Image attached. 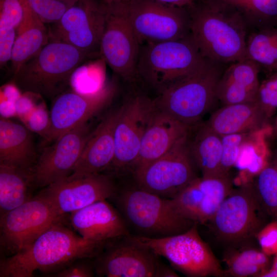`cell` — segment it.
Returning <instances> with one entry per match:
<instances>
[{
  "label": "cell",
  "instance_id": "6da1fadb",
  "mask_svg": "<svg viewBox=\"0 0 277 277\" xmlns=\"http://www.w3.org/2000/svg\"><path fill=\"white\" fill-rule=\"evenodd\" d=\"M60 222L44 232L29 247L3 259L1 277H31L36 270H60L83 259L96 257L105 243L86 240Z\"/></svg>",
  "mask_w": 277,
  "mask_h": 277
},
{
  "label": "cell",
  "instance_id": "7a4b0ae2",
  "mask_svg": "<svg viewBox=\"0 0 277 277\" xmlns=\"http://www.w3.org/2000/svg\"><path fill=\"white\" fill-rule=\"evenodd\" d=\"M188 9L191 34L203 57L223 64L246 58L250 31L237 7L200 0Z\"/></svg>",
  "mask_w": 277,
  "mask_h": 277
},
{
  "label": "cell",
  "instance_id": "3957f363",
  "mask_svg": "<svg viewBox=\"0 0 277 277\" xmlns=\"http://www.w3.org/2000/svg\"><path fill=\"white\" fill-rule=\"evenodd\" d=\"M90 57L67 43L50 37L14 74V83L24 92L53 100L69 89L73 74Z\"/></svg>",
  "mask_w": 277,
  "mask_h": 277
},
{
  "label": "cell",
  "instance_id": "277c9868",
  "mask_svg": "<svg viewBox=\"0 0 277 277\" xmlns=\"http://www.w3.org/2000/svg\"><path fill=\"white\" fill-rule=\"evenodd\" d=\"M224 65L206 58L198 69L153 99L156 107L191 128L198 125L217 101L216 87Z\"/></svg>",
  "mask_w": 277,
  "mask_h": 277
},
{
  "label": "cell",
  "instance_id": "5b68a950",
  "mask_svg": "<svg viewBox=\"0 0 277 277\" xmlns=\"http://www.w3.org/2000/svg\"><path fill=\"white\" fill-rule=\"evenodd\" d=\"M206 60L191 34L176 40L145 43L141 46L137 76L160 94Z\"/></svg>",
  "mask_w": 277,
  "mask_h": 277
},
{
  "label": "cell",
  "instance_id": "8992f818",
  "mask_svg": "<svg viewBox=\"0 0 277 277\" xmlns=\"http://www.w3.org/2000/svg\"><path fill=\"white\" fill-rule=\"evenodd\" d=\"M116 197L120 212L140 234L162 238L185 232L195 222L183 216L172 199H165L135 187L121 192ZM113 196V197H114Z\"/></svg>",
  "mask_w": 277,
  "mask_h": 277
},
{
  "label": "cell",
  "instance_id": "52a82bcc",
  "mask_svg": "<svg viewBox=\"0 0 277 277\" xmlns=\"http://www.w3.org/2000/svg\"><path fill=\"white\" fill-rule=\"evenodd\" d=\"M195 223L183 233L162 238L131 235L133 240L157 255L165 258L172 267L190 277L225 276V271L210 247L200 236Z\"/></svg>",
  "mask_w": 277,
  "mask_h": 277
},
{
  "label": "cell",
  "instance_id": "ba28073f",
  "mask_svg": "<svg viewBox=\"0 0 277 277\" xmlns=\"http://www.w3.org/2000/svg\"><path fill=\"white\" fill-rule=\"evenodd\" d=\"M262 211L253 183L232 190L208 223L216 238L228 247L251 242L262 228Z\"/></svg>",
  "mask_w": 277,
  "mask_h": 277
},
{
  "label": "cell",
  "instance_id": "9c48e42d",
  "mask_svg": "<svg viewBox=\"0 0 277 277\" xmlns=\"http://www.w3.org/2000/svg\"><path fill=\"white\" fill-rule=\"evenodd\" d=\"M141 45L176 40L191 34L187 8L155 0H123L118 3Z\"/></svg>",
  "mask_w": 277,
  "mask_h": 277
},
{
  "label": "cell",
  "instance_id": "30bf717a",
  "mask_svg": "<svg viewBox=\"0 0 277 277\" xmlns=\"http://www.w3.org/2000/svg\"><path fill=\"white\" fill-rule=\"evenodd\" d=\"M50 202L38 193L22 205L1 215V249L9 256L29 247L44 232L64 221Z\"/></svg>",
  "mask_w": 277,
  "mask_h": 277
},
{
  "label": "cell",
  "instance_id": "8fae6325",
  "mask_svg": "<svg viewBox=\"0 0 277 277\" xmlns=\"http://www.w3.org/2000/svg\"><path fill=\"white\" fill-rule=\"evenodd\" d=\"M195 168L188 136L133 175L138 188L172 199L197 177Z\"/></svg>",
  "mask_w": 277,
  "mask_h": 277
},
{
  "label": "cell",
  "instance_id": "7c38bea8",
  "mask_svg": "<svg viewBox=\"0 0 277 277\" xmlns=\"http://www.w3.org/2000/svg\"><path fill=\"white\" fill-rule=\"evenodd\" d=\"M106 8L100 55L117 76L133 82L137 77L141 45L119 3L106 5Z\"/></svg>",
  "mask_w": 277,
  "mask_h": 277
},
{
  "label": "cell",
  "instance_id": "4fadbf2b",
  "mask_svg": "<svg viewBox=\"0 0 277 277\" xmlns=\"http://www.w3.org/2000/svg\"><path fill=\"white\" fill-rule=\"evenodd\" d=\"M154 100L134 95L119 108L114 130L115 155L108 168L111 174L132 172L141 143L155 109Z\"/></svg>",
  "mask_w": 277,
  "mask_h": 277
},
{
  "label": "cell",
  "instance_id": "5bb4252c",
  "mask_svg": "<svg viewBox=\"0 0 277 277\" xmlns=\"http://www.w3.org/2000/svg\"><path fill=\"white\" fill-rule=\"evenodd\" d=\"M106 5L96 0H77L49 30L50 37L67 43L91 57L100 55Z\"/></svg>",
  "mask_w": 277,
  "mask_h": 277
},
{
  "label": "cell",
  "instance_id": "9a60e30c",
  "mask_svg": "<svg viewBox=\"0 0 277 277\" xmlns=\"http://www.w3.org/2000/svg\"><path fill=\"white\" fill-rule=\"evenodd\" d=\"M115 92L113 84L91 93H81L71 89L53 99L49 114V127L43 136L44 144L88 121L107 106Z\"/></svg>",
  "mask_w": 277,
  "mask_h": 277
},
{
  "label": "cell",
  "instance_id": "2e32d148",
  "mask_svg": "<svg viewBox=\"0 0 277 277\" xmlns=\"http://www.w3.org/2000/svg\"><path fill=\"white\" fill-rule=\"evenodd\" d=\"M116 191L111 175L97 173L78 177L68 176L44 187L39 193L58 214L65 216L113 197Z\"/></svg>",
  "mask_w": 277,
  "mask_h": 277
},
{
  "label": "cell",
  "instance_id": "e0dca14e",
  "mask_svg": "<svg viewBox=\"0 0 277 277\" xmlns=\"http://www.w3.org/2000/svg\"><path fill=\"white\" fill-rule=\"evenodd\" d=\"M91 132L86 123L45 147L33 169L35 185L44 188L71 175Z\"/></svg>",
  "mask_w": 277,
  "mask_h": 277
},
{
  "label": "cell",
  "instance_id": "ac0fdd59",
  "mask_svg": "<svg viewBox=\"0 0 277 277\" xmlns=\"http://www.w3.org/2000/svg\"><path fill=\"white\" fill-rule=\"evenodd\" d=\"M95 258V272L100 276H154L156 254L128 235L112 240Z\"/></svg>",
  "mask_w": 277,
  "mask_h": 277
},
{
  "label": "cell",
  "instance_id": "d6986e66",
  "mask_svg": "<svg viewBox=\"0 0 277 277\" xmlns=\"http://www.w3.org/2000/svg\"><path fill=\"white\" fill-rule=\"evenodd\" d=\"M232 189L229 174L197 177L172 200L183 216L198 224H205Z\"/></svg>",
  "mask_w": 277,
  "mask_h": 277
},
{
  "label": "cell",
  "instance_id": "ffe728a7",
  "mask_svg": "<svg viewBox=\"0 0 277 277\" xmlns=\"http://www.w3.org/2000/svg\"><path fill=\"white\" fill-rule=\"evenodd\" d=\"M70 223L82 238L94 242L105 243L130 234L122 214L106 200L71 213Z\"/></svg>",
  "mask_w": 277,
  "mask_h": 277
},
{
  "label": "cell",
  "instance_id": "44dd1931",
  "mask_svg": "<svg viewBox=\"0 0 277 277\" xmlns=\"http://www.w3.org/2000/svg\"><path fill=\"white\" fill-rule=\"evenodd\" d=\"M190 129L156 107L143 136L131 173L166 153L189 135Z\"/></svg>",
  "mask_w": 277,
  "mask_h": 277
},
{
  "label": "cell",
  "instance_id": "7402d4cb",
  "mask_svg": "<svg viewBox=\"0 0 277 277\" xmlns=\"http://www.w3.org/2000/svg\"><path fill=\"white\" fill-rule=\"evenodd\" d=\"M119 108L110 111L91 131L69 176L78 177L108 170L115 155L114 130Z\"/></svg>",
  "mask_w": 277,
  "mask_h": 277
},
{
  "label": "cell",
  "instance_id": "603a6c76",
  "mask_svg": "<svg viewBox=\"0 0 277 277\" xmlns=\"http://www.w3.org/2000/svg\"><path fill=\"white\" fill-rule=\"evenodd\" d=\"M261 68L251 60L231 63L217 85L216 96L223 105L255 101Z\"/></svg>",
  "mask_w": 277,
  "mask_h": 277
},
{
  "label": "cell",
  "instance_id": "cb8c5ba5",
  "mask_svg": "<svg viewBox=\"0 0 277 277\" xmlns=\"http://www.w3.org/2000/svg\"><path fill=\"white\" fill-rule=\"evenodd\" d=\"M269 119L256 101L223 105L205 123L222 135L253 133L266 127Z\"/></svg>",
  "mask_w": 277,
  "mask_h": 277
},
{
  "label": "cell",
  "instance_id": "d4e9b609",
  "mask_svg": "<svg viewBox=\"0 0 277 277\" xmlns=\"http://www.w3.org/2000/svg\"><path fill=\"white\" fill-rule=\"evenodd\" d=\"M30 130L4 116L0 118V164L33 169L37 162Z\"/></svg>",
  "mask_w": 277,
  "mask_h": 277
},
{
  "label": "cell",
  "instance_id": "484cf974",
  "mask_svg": "<svg viewBox=\"0 0 277 277\" xmlns=\"http://www.w3.org/2000/svg\"><path fill=\"white\" fill-rule=\"evenodd\" d=\"M50 37L45 24L27 2L24 18L16 30L12 52L11 64L14 74L23 65L39 52L48 43Z\"/></svg>",
  "mask_w": 277,
  "mask_h": 277
},
{
  "label": "cell",
  "instance_id": "4316f807",
  "mask_svg": "<svg viewBox=\"0 0 277 277\" xmlns=\"http://www.w3.org/2000/svg\"><path fill=\"white\" fill-rule=\"evenodd\" d=\"M189 149L195 165L201 171L202 176L222 174V137L205 122L199 124L193 139L189 140Z\"/></svg>",
  "mask_w": 277,
  "mask_h": 277
},
{
  "label": "cell",
  "instance_id": "83f0119b",
  "mask_svg": "<svg viewBox=\"0 0 277 277\" xmlns=\"http://www.w3.org/2000/svg\"><path fill=\"white\" fill-rule=\"evenodd\" d=\"M33 169L0 164L1 215L22 205L31 197Z\"/></svg>",
  "mask_w": 277,
  "mask_h": 277
},
{
  "label": "cell",
  "instance_id": "f1b7e54d",
  "mask_svg": "<svg viewBox=\"0 0 277 277\" xmlns=\"http://www.w3.org/2000/svg\"><path fill=\"white\" fill-rule=\"evenodd\" d=\"M250 243L227 248L223 256L225 276L261 277L270 268V256Z\"/></svg>",
  "mask_w": 277,
  "mask_h": 277
},
{
  "label": "cell",
  "instance_id": "f546056e",
  "mask_svg": "<svg viewBox=\"0 0 277 277\" xmlns=\"http://www.w3.org/2000/svg\"><path fill=\"white\" fill-rule=\"evenodd\" d=\"M246 58L270 72L277 70V26L250 32Z\"/></svg>",
  "mask_w": 277,
  "mask_h": 277
},
{
  "label": "cell",
  "instance_id": "4dcf8cb0",
  "mask_svg": "<svg viewBox=\"0 0 277 277\" xmlns=\"http://www.w3.org/2000/svg\"><path fill=\"white\" fill-rule=\"evenodd\" d=\"M255 177L253 185L262 211L277 217V149Z\"/></svg>",
  "mask_w": 277,
  "mask_h": 277
},
{
  "label": "cell",
  "instance_id": "1f68e13d",
  "mask_svg": "<svg viewBox=\"0 0 277 277\" xmlns=\"http://www.w3.org/2000/svg\"><path fill=\"white\" fill-rule=\"evenodd\" d=\"M239 10L250 31L277 26V0H246Z\"/></svg>",
  "mask_w": 277,
  "mask_h": 277
},
{
  "label": "cell",
  "instance_id": "d6a6232c",
  "mask_svg": "<svg viewBox=\"0 0 277 277\" xmlns=\"http://www.w3.org/2000/svg\"><path fill=\"white\" fill-rule=\"evenodd\" d=\"M77 0H26L37 16L46 24L57 22Z\"/></svg>",
  "mask_w": 277,
  "mask_h": 277
},
{
  "label": "cell",
  "instance_id": "836d02e7",
  "mask_svg": "<svg viewBox=\"0 0 277 277\" xmlns=\"http://www.w3.org/2000/svg\"><path fill=\"white\" fill-rule=\"evenodd\" d=\"M251 133H235L222 135L221 171L229 174L230 170L238 162L242 147Z\"/></svg>",
  "mask_w": 277,
  "mask_h": 277
},
{
  "label": "cell",
  "instance_id": "e575fe53",
  "mask_svg": "<svg viewBox=\"0 0 277 277\" xmlns=\"http://www.w3.org/2000/svg\"><path fill=\"white\" fill-rule=\"evenodd\" d=\"M255 101L270 120L277 111V70L260 83Z\"/></svg>",
  "mask_w": 277,
  "mask_h": 277
},
{
  "label": "cell",
  "instance_id": "d590c367",
  "mask_svg": "<svg viewBox=\"0 0 277 277\" xmlns=\"http://www.w3.org/2000/svg\"><path fill=\"white\" fill-rule=\"evenodd\" d=\"M26 0H0V27L17 29L22 21Z\"/></svg>",
  "mask_w": 277,
  "mask_h": 277
},
{
  "label": "cell",
  "instance_id": "8d00e7d4",
  "mask_svg": "<svg viewBox=\"0 0 277 277\" xmlns=\"http://www.w3.org/2000/svg\"><path fill=\"white\" fill-rule=\"evenodd\" d=\"M261 250L269 256L277 253V220L264 226L255 235Z\"/></svg>",
  "mask_w": 277,
  "mask_h": 277
},
{
  "label": "cell",
  "instance_id": "74e56055",
  "mask_svg": "<svg viewBox=\"0 0 277 277\" xmlns=\"http://www.w3.org/2000/svg\"><path fill=\"white\" fill-rule=\"evenodd\" d=\"M78 260L55 274L57 277H91L95 272L94 264L90 263L87 260Z\"/></svg>",
  "mask_w": 277,
  "mask_h": 277
},
{
  "label": "cell",
  "instance_id": "f35d334b",
  "mask_svg": "<svg viewBox=\"0 0 277 277\" xmlns=\"http://www.w3.org/2000/svg\"><path fill=\"white\" fill-rule=\"evenodd\" d=\"M17 29L0 27V65L5 66L11 62L12 52L16 36Z\"/></svg>",
  "mask_w": 277,
  "mask_h": 277
},
{
  "label": "cell",
  "instance_id": "ab89813d",
  "mask_svg": "<svg viewBox=\"0 0 277 277\" xmlns=\"http://www.w3.org/2000/svg\"><path fill=\"white\" fill-rule=\"evenodd\" d=\"M154 277H175L179 276L177 274L172 268L166 265L158 262Z\"/></svg>",
  "mask_w": 277,
  "mask_h": 277
},
{
  "label": "cell",
  "instance_id": "60d3db41",
  "mask_svg": "<svg viewBox=\"0 0 277 277\" xmlns=\"http://www.w3.org/2000/svg\"><path fill=\"white\" fill-rule=\"evenodd\" d=\"M168 5L189 8L195 3L196 0H155Z\"/></svg>",
  "mask_w": 277,
  "mask_h": 277
},
{
  "label": "cell",
  "instance_id": "b9f144b4",
  "mask_svg": "<svg viewBox=\"0 0 277 277\" xmlns=\"http://www.w3.org/2000/svg\"><path fill=\"white\" fill-rule=\"evenodd\" d=\"M220 4L228 5L235 6L239 9L246 0H202Z\"/></svg>",
  "mask_w": 277,
  "mask_h": 277
},
{
  "label": "cell",
  "instance_id": "7bdbcfd3",
  "mask_svg": "<svg viewBox=\"0 0 277 277\" xmlns=\"http://www.w3.org/2000/svg\"><path fill=\"white\" fill-rule=\"evenodd\" d=\"M272 132L273 136L277 139V114L272 125Z\"/></svg>",
  "mask_w": 277,
  "mask_h": 277
},
{
  "label": "cell",
  "instance_id": "ee69618b",
  "mask_svg": "<svg viewBox=\"0 0 277 277\" xmlns=\"http://www.w3.org/2000/svg\"><path fill=\"white\" fill-rule=\"evenodd\" d=\"M123 0H101V2L106 5H111L118 3Z\"/></svg>",
  "mask_w": 277,
  "mask_h": 277
},
{
  "label": "cell",
  "instance_id": "f6af8a7d",
  "mask_svg": "<svg viewBox=\"0 0 277 277\" xmlns=\"http://www.w3.org/2000/svg\"><path fill=\"white\" fill-rule=\"evenodd\" d=\"M274 258L272 261V263L271 265L270 268L273 269H277V253L274 255Z\"/></svg>",
  "mask_w": 277,
  "mask_h": 277
}]
</instances>
